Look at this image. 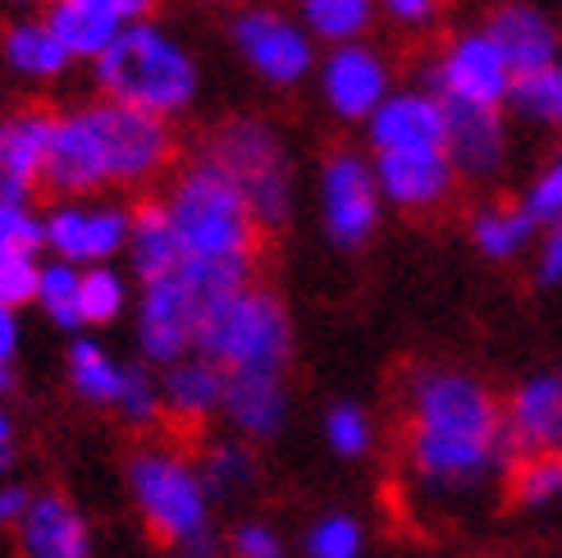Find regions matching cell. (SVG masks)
<instances>
[{
    "mask_svg": "<svg viewBox=\"0 0 562 558\" xmlns=\"http://www.w3.org/2000/svg\"><path fill=\"white\" fill-rule=\"evenodd\" d=\"M229 558H289L279 526L266 517H243L229 536Z\"/></svg>",
    "mask_w": 562,
    "mask_h": 558,
    "instance_id": "f35d334b",
    "label": "cell"
},
{
    "mask_svg": "<svg viewBox=\"0 0 562 558\" xmlns=\"http://www.w3.org/2000/svg\"><path fill=\"white\" fill-rule=\"evenodd\" d=\"M513 65L508 55L498 51V42L481 27H462L453 33L439 55L426 69V88L439 101H453V105H485V110H503L513 92Z\"/></svg>",
    "mask_w": 562,
    "mask_h": 558,
    "instance_id": "8fae6325",
    "label": "cell"
},
{
    "mask_svg": "<svg viewBox=\"0 0 562 558\" xmlns=\"http://www.w3.org/2000/svg\"><path fill=\"white\" fill-rule=\"evenodd\" d=\"M124 367L128 361H120L101 339H92V334H74L65 371H69V389L88 408H110L115 412V399L124 389Z\"/></svg>",
    "mask_w": 562,
    "mask_h": 558,
    "instance_id": "4316f807",
    "label": "cell"
},
{
    "mask_svg": "<svg viewBox=\"0 0 562 558\" xmlns=\"http://www.w3.org/2000/svg\"><path fill=\"white\" fill-rule=\"evenodd\" d=\"M196 471H202L211 499H243L261 481V458H257V449H251L247 439L234 435V439L206 444L202 458H196Z\"/></svg>",
    "mask_w": 562,
    "mask_h": 558,
    "instance_id": "f1b7e54d",
    "label": "cell"
},
{
    "mask_svg": "<svg viewBox=\"0 0 562 558\" xmlns=\"http://www.w3.org/2000/svg\"><path fill=\"white\" fill-rule=\"evenodd\" d=\"M251 284L247 261H183L175 275L143 284L137 293V348H143L147 367H175V361L196 353V334L211 306L224 302L229 293Z\"/></svg>",
    "mask_w": 562,
    "mask_h": 558,
    "instance_id": "277c9868",
    "label": "cell"
},
{
    "mask_svg": "<svg viewBox=\"0 0 562 558\" xmlns=\"http://www.w3.org/2000/svg\"><path fill=\"white\" fill-rule=\"evenodd\" d=\"M115 412L120 422L133 426V431H147L165 416V403H160V376L147 367V361H128L124 367V389L115 399Z\"/></svg>",
    "mask_w": 562,
    "mask_h": 558,
    "instance_id": "d590c367",
    "label": "cell"
},
{
    "mask_svg": "<svg viewBox=\"0 0 562 558\" xmlns=\"http://www.w3.org/2000/svg\"><path fill=\"white\" fill-rule=\"evenodd\" d=\"M97 5H101L110 19H120L124 27H133V23H151L156 0H97Z\"/></svg>",
    "mask_w": 562,
    "mask_h": 558,
    "instance_id": "ee69618b",
    "label": "cell"
},
{
    "mask_svg": "<svg viewBox=\"0 0 562 558\" xmlns=\"http://www.w3.org/2000/svg\"><path fill=\"white\" fill-rule=\"evenodd\" d=\"M46 247L42 238V215L33 202H5L0 198V257H37Z\"/></svg>",
    "mask_w": 562,
    "mask_h": 558,
    "instance_id": "74e56055",
    "label": "cell"
},
{
    "mask_svg": "<svg viewBox=\"0 0 562 558\" xmlns=\"http://www.w3.org/2000/svg\"><path fill=\"white\" fill-rule=\"evenodd\" d=\"M10 5H42V0H10Z\"/></svg>",
    "mask_w": 562,
    "mask_h": 558,
    "instance_id": "816d5d0a",
    "label": "cell"
},
{
    "mask_svg": "<svg viewBox=\"0 0 562 558\" xmlns=\"http://www.w3.org/2000/svg\"><path fill=\"white\" fill-rule=\"evenodd\" d=\"M224 389H229V371H220L211 357L192 353L175 367L160 371V403H165V416L188 431L215 422L224 412Z\"/></svg>",
    "mask_w": 562,
    "mask_h": 558,
    "instance_id": "7402d4cb",
    "label": "cell"
},
{
    "mask_svg": "<svg viewBox=\"0 0 562 558\" xmlns=\"http://www.w3.org/2000/svg\"><path fill=\"white\" fill-rule=\"evenodd\" d=\"M206 156L238 183V192L251 207V220H257V230H289L293 225L297 179H293L284 133H279L270 120L238 115L229 124H220Z\"/></svg>",
    "mask_w": 562,
    "mask_h": 558,
    "instance_id": "ba28073f",
    "label": "cell"
},
{
    "mask_svg": "<svg viewBox=\"0 0 562 558\" xmlns=\"http://www.w3.org/2000/svg\"><path fill=\"white\" fill-rule=\"evenodd\" d=\"M485 33L508 55L513 74H536L562 60V27L536 0H503V5H494L485 19Z\"/></svg>",
    "mask_w": 562,
    "mask_h": 558,
    "instance_id": "ac0fdd59",
    "label": "cell"
},
{
    "mask_svg": "<svg viewBox=\"0 0 562 558\" xmlns=\"http://www.w3.org/2000/svg\"><path fill=\"white\" fill-rule=\"evenodd\" d=\"M133 302L128 275L115 266H92L82 270V289H78V312H82V330L88 325H115Z\"/></svg>",
    "mask_w": 562,
    "mask_h": 558,
    "instance_id": "836d02e7",
    "label": "cell"
},
{
    "mask_svg": "<svg viewBox=\"0 0 562 558\" xmlns=\"http://www.w3.org/2000/svg\"><path fill=\"white\" fill-rule=\"evenodd\" d=\"M196 353L229 376H284L293 361V316L266 284H247L211 306Z\"/></svg>",
    "mask_w": 562,
    "mask_h": 558,
    "instance_id": "8992f818",
    "label": "cell"
},
{
    "mask_svg": "<svg viewBox=\"0 0 562 558\" xmlns=\"http://www.w3.org/2000/svg\"><path fill=\"white\" fill-rule=\"evenodd\" d=\"M14 540L19 558H92V522L69 494L42 490L33 494V509H27Z\"/></svg>",
    "mask_w": 562,
    "mask_h": 558,
    "instance_id": "ffe728a7",
    "label": "cell"
},
{
    "mask_svg": "<svg viewBox=\"0 0 562 558\" xmlns=\"http://www.w3.org/2000/svg\"><path fill=\"white\" fill-rule=\"evenodd\" d=\"M14 462H19V449H0V477H10Z\"/></svg>",
    "mask_w": 562,
    "mask_h": 558,
    "instance_id": "c3c4849f",
    "label": "cell"
},
{
    "mask_svg": "<svg viewBox=\"0 0 562 558\" xmlns=\"http://www.w3.org/2000/svg\"><path fill=\"white\" fill-rule=\"evenodd\" d=\"M530 275L540 289H562V230L540 234L536 253H530Z\"/></svg>",
    "mask_w": 562,
    "mask_h": 558,
    "instance_id": "b9f144b4",
    "label": "cell"
},
{
    "mask_svg": "<svg viewBox=\"0 0 562 558\" xmlns=\"http://www.w3.org/2000/svg\"><path fill=\"white\" fill-rule=\"evenodd\" d=\"M23 348V325H19V312L0 306V367H10Z\"/></svg>",
    "mask_w": 562,
    "mask_h": 558,
    "instance_id": "f6af8a7d",
    "label": "cell"
},
{
    "mask_svg": "<svg viewBox=\"0 0 562 558\" xmlns=\"http://www.w3.org/2000/svg\"><path fill=\"white\" fill-rule=\"evenodd\" d=\"M175 160V129L120 101H92L55 115L46 188L60 198H97L101 188L151 183Z\"/></svg>",
    "mask_w": 562,
    "mask_h": 558,
    "instance_id": "7a4b0ae2",
    "label": "cell"
},
{
    "mask_svg": "<svg viewBox=\"0 0 562 558\" xmlns=\"http://www.w3.org/2000/svg\"><path fill=\"white\" fill-rule=\"evenodd\" d=\"M521 211L536 220L544 234L562 230V156H553L549 165H540V170L530 175V183L521 192Z\"/></svg>",
    "mask_w": 562,
    "mask_h": 558,
    "instance_id": "8d00e7d4",
    "label": "cell"
},
{
    "mask_svg": "<svg viewBox=\"0 0 562 558\" xmlns=\"http://www.w3.org/2000/svg\"><path fill=\"white\" fill-rule=\"evenodd\" d=\"M540 225L521 211V202H485L471 211V247L494 266H513L536 253Z\"/></svg>",
    "mask_w": 562,
    "mask_h": 558,
    "instance_id": "603a6c76",
    "label": "cell"
},
{
    "mask_svg": "<svg viewBox=\"0 0 562 558\" xmlns=\"http://www.w3.org/2000/svg\"><path fill=\"white\" fill-rule=\"evenodd\" d=\"M133 211L105 198H60L42 215V238L55 261H69L78 270L115 266L128 253Z\"/></svg>",
    "mask_w": 562,
    "mask_h": 558,
    "instance_id": "7c38bea8",
    "label": "cell"
},
{
    "mask_svg": "<svg viewBox=\"0 0 562 558\" xmlns=\"http://www.w3.org/2000/svg\"><path fill=\"white\" fill-rule=\"evenodd\" d=\"M229 46L270 92H297L321 69V46L297 14L279 5H238L229 19Z\"/></svg>",
    "mask_w": 562,
    "mask_h": 558,
    "instance_id": "9c48e42d",
    "label": "cell"
},
{
    "mask_svg": "<svg viewBox=\"0 0 562 558\" xmlns=\"http://www.w3.org/2000/svg\"><path fill=\"white\" fill-rule=\"evenodd\" d=\"M0 449H14V416L0 408Z\"/></svg>",
    "mask_w": 562,
    "mask_h": 558,
    "instance_id": "7dc6e473",
    "label": "cell"
},
{
    "mask_svg": "<svg viewBox=\"0 0 562 558\" xmlns=\"http://www.w3.org/2000/svg\"><path fill=\"white\" fill-rule=\"evenodd\" d=\"M0 55H5L10 74L27 78V82H55L74 65V55L46 27V19H14L5 27V37H0Z\"/></svg>",
    "mask_w": 562,
    "mask_h": 558,
    "instance_id": "d4e9b609",
    "label": "cell"
},
{
    "mask_svg": "<svg viewBox=\"0 0 562 558\" xmlns=\"http://www.w3.org/2000/svg\"><path fill=\"white\" fill-rule=\"evenodd\" d=\"M448 115V160H453L458 179H498L508 170L513 137H508V110H485V105H453L443 101Z\"/></svg>",
    "mask_w": 562,
    "mask_h": 558,
    "instance_id": "2e32d148",
    "label": "cell"
},
{
    "mask_svg": "<svg viewBox=\"0 0 562 558\" xmlns=\"http://www.w3.org/2000/svg\"><path fill=\"white\" fill-rule=\"evenodd\" d=\"M42 19H46L50 33L60 37V46L74 55V60H92V65L124 33V23L110 19L97 0H46Z\"/></svg>",
    "mask_w": 562,
    "mask_h": 558,
    "instance_id": "cb8c5ba5",
    "label": "cell"
},
{
    "mask_svg": "<svg viewBox=\"0 0 562 558\" xmlns=\"http://www.w3.org/2000/svg\"><path fill=\"white\" fill-rule=\"evenodd\" d=\"M124 257H128L133 275L143 279V284H156V279L175 275L188 261L183 247H179V234H175L170 215H165L160 202H147V207L133 211V234H128V253Z\"/></svg>",
    "mask_w": 562,
    "mask_h": 558,
    "instance_id": "484cf974",
    "label": "cell"
},
{
    "mask_svg": "<svg viewBox=\"0 0 562 558\" xmlns=\"http://www.w3.org/2000/svg\"><path fill=\"white\" fill-rule=\"evenodd\" d=\"M92 78L105 101H120L133 110H147L156 120H179L202 97V65L188 51L183 37H175L165 23H133L115 37L101 60L92 65Z\"/></svg>",
    "mask_w": 562,
    "mask_h": 558,
    "instance_id": "3957f363",
    "label": "cell"
},
{
    "mask_svg": "<svg viewBox=\"0 0 562 558\" xmlns=\"http://www.w3.org/2000/svg\"><path fill=\"white\" fill-rule=\"evenodd\" d=\"M165 215L179 234L188 261H247L257 253V220L238 183L211 156L192 160L165 192Z\"/></svg>",
    "mask_w": 562,
    "mask_h": 558,
    "instance_id": "5b68a950",
    "label": "cell"
},
{
    "mask_svg": "<svg viewBox=\"0 0 562 558\" xmlns=\"http://www.w3.org/2000/svg\"><path fill=\"white\" fill-rule=\"evenodd\" d=\"M380 198L393 211L407 215H430L439 211L458 188V170L448 152H398V156H371Z\"/></svg>",
    "mask_w": 562,
    "mask_h": 558,
    "instance_id": "e0dca14e",
    "label": "cell"
},
{
    "mask_svg": "<svg viewBox=\"0 0 562 558\" xmlns=\"http://www.w3.org/2000/svg\"><path fill=\"white\" fill-rule=\"evenodd\" d=\"M37 279H42V261L37 257H0V306H19L37 302Z\"/></svg>",
    "mask_w": 562,
    "mask_h": 558,
    "instance_id": "ab89813d",
    "label": "cell"
},
{
    "mask_svg": "<svg viewBox=\"0 0 562 558\" xmlns=\"http://www.w3.org/2000/svg\"><path fill=\"white\" fill-rule=\"evenodd\" d=\"M5 389H10V367H0V399H5Z\"/></svg>",
    "mask_w": 562,
    "mask_h": 558,
    "instance_id": "681fc988",
    "label": "cell"
},
{
    "mask_svg": "<svg viewBox=\"0 0 562 558\" xmlns=\"http://www.w3.org/2000/svg\"><path fill=\"white\" fill-rule=\"evenodd\" d=\"M170 558H229V549H224L215 536H202V540H192V545H179Z\"/></svg>",
    "mask_w": 562,
    "mask_h": 558,
    "instance_id": "bcb514c9",
    "label": "cell"
},
{
    "mask_svg": "<svg viewBox=\"0 0 562 558\" xmlns=\"http://www.w3.org/2000/svg\"><path fill=\"white\" fill-rule=\"evenodd\" d=\"M403 458L420 499L458 509L513 471L503 399L462 367H416L403 384Z\"/></svg>",
    "mask_w": 562,
    "mask_h": 558,
    "instance_id": "6da1fadb",
    "label": "cell"
},
{
    "mask_svg": "<svg viewBox=\"0 0 562 558\" xmlns=\"http://www.w3.org/2000/svg\"><path fill=\"white\" fill-rule=\"evenodd\" d=\"M508 494H513V504L526 509V513L562 504V449L517 458L513 471H508Z\"/></svg>",
    "mask_w": 562,
    "mask_h": 558,
    "instance_id": "4dcf8cb0",
    "label": "cell"
},
{
    "mask_svg": "<svg viewBox=\"0 0 562 558\" xmlns=\"http://www.w3.org/2000/svg\"><path fill=\"white\" fill-rule=\"evenodd\" d=\"M316 88H321V101H325V110L334 120L367 129L375 110L393 97V65H389V55L375 51L371 42L334 46V51L321 55Z\"/></svg>",
    "mask_w": 562,
    "mask_h": 558,
    "instance_id": "4fadbf2b",
    "label": "cell"
},
{
    "mask_svg": "<svg viewBox=\"0 0 562 558\" xmlns=\"http://www.w3.org/2000/svg\"><path fill=\"white\" fill-rule=\"evenodd\" d=\"M124 486H128L137 517L147 522V532L160 545L179 549V545L211 536L215 499L188 454L170 449V444H143V449L128 454Z\"/></svg>",
    "mask_w": 562,
    "mask_h": 558,
    "instance_id": "52a82bcc",
    "label": "cell"
},
{
    "mask_svg": "<svg viewBox=\"0 0 562 558\" xmlns=\"http://www.w3.org/2000/svg\"><path fill=\"white\" fill-rule=\"evenodd\" d=\"M367 143L375 156L398 152H443L448 143V115L443 101L430 88H393V97L371 115Z\"/></svg>",
    "mask_w": 562,
    "mask_h": 558,
    "instance_id": "5bb4252c",
    "label": "cell"
},
{
    "mask_svg": "<svg viewBox=\"0 0 562 558\" xmlns=\"http://www.w3.org/2000/svg\"><path fill=\"white\" fill-rule=\"evenodd\" d=\"M27 509H33V490L23 481H0V532H19Z\"/></svg>",
    "mask_w": 562,
    "mask_h": 558,
    "instance_id": "7bdbcfd3",
    "label": "cell"
},
{
    "mask_svg": "<svg viewBox=\"0 0 562 558\" xmlns=\"http://www.w3.org/2000/svg\"><path fill=\"white\" fill-rule=\"evenodd\" d=\"M316 211H321L325 238L339 253H361L380 234V220H384L375 160L352 147L329 152L316 175Z\"/></svg>",
    "mask_w": 562,
    "mask_h": 558,
    "instance_id": "30bf717a",
    "label": "cell"
},
{
    "mask_svg": "<svg viewBox=\"0 0 562 558\" xmlns=\"http://www.w3.org/2000/svg\"><path fill=\"white\" fill-rule=\"evenodd\" d=\"M55 115L46 110H14L0 120V198L33 202L46 183V152H50Z\"/></svg>",
    "mask_w": 562,
    "mask_h": 558,
    "instance_id": "d6986e66",
    "label": "cell"
},
{
    "mask_svg": "<svg viewBox=\"0 0 562 558\" xmlns=\"http://www.w3.org/2000/svg\"><path fill=\"white\" fill-rule=\"evenodd\" d=\"M224 422L247 444L279 439L293 416V394L284 376H229L224 389Z\"/></svg>",
    "mask_w": 562,
    "mask_h": 558,
    "instance_id": "44dd1931",
    "label": "cell"
},
{
    "mask_svg": "<svg viewBox=\"0 0 562 558\" xmlns=\"http://www.w3.org/2000/svg\"><path fill=\"white\" fill-rule=\"evenodd\" d=\"M297 19L316 46L334 51V46L367 42V33L380 19V5L375 0H297Z\"/></svg>",
    "mask_w": 562,
    "mask_h": 558,
    "instance_id": "83f0119b",
    "label": "cell"
},
{
    "mask_svg": "<svg viewBox=\"0 0 562 558\" xmlns=\"http://www.w3.org/2000/svg\"><path fill=\"white\" fill-rule=\"evenodd\" d=\"M503 110L530 129L562 133V60L549 69H536V74H517Z\"/></svg>",
    "mask_w": 562,
    "mask_h": 558,
    "instance_id": "f546056e",
    "label": "cell"
},
{
    "mask_svg": "<svg viewBox=\"0 0 562 558\" xmlns=\"http://www.w3.org/2000/svg\"><path fill=\"white\" fill-rule=\"evenodd\" d=\"M503 431H508L513 462L562 449V371H530L517 380L503 399Z\"/></svg>",
    "mask_w": 562,
    "mask_h": 558,
    "instance_id": "9a60e30c",
    "label": "cell"
},
{
    "mask_svg": "<svg viewBox=\"0 0 562 558\" xmlns=\"http://www.w3.org/2000/svg\"><path fill=\"white\" fill-rule=\"evenodd\" d=\"M297 549L306 558H361L367 554V522L348 509H329L306 522Z\"/></svg>",
    "mask_w": 562,
    "mask_h": 558,
    "instance_id": "1f68e13d",
    "label": "cell"
},
{
    "mask_svg": "<svg viewBox=\"0 0 562 558\" xmlns=\"http://www.w3.org/2000/svg\"><path fill=\"white\" fill-rule=\"evenodd\" d=\"M196 5H211V10H220V5H234V0H196Z\"/></svg>",
    "mask_w": 562,
    "mask_h": 558,
    "instance_id": "f907efd6",
    "label": "cell"
},
{
    "mask_svg": "<svg viewBox=\"0 0 562 558\" xmlns=\"http://www.w3.org/2000/svg\"><path fill=\"white\" fill-rule=\"evenodd\" d=\"M321 431H325L329 454L344 458V462H361L375 449V422H371V412L361 408L357 399L329 403L325 416H321Z\"/></svg>",
    "mask_w": 562,
    "mask_h": 558,
    "instance_id": "d6a6232c",
    "label": "cell"
},
{
    "mask_svg": "<svg viewBox=\"0 0 562 558\" xmlns=\"http://www.w3.org/2000/svg\"><path fill=\"white\" fill-rule=\"evenodd\" d=\"M78 289H82V270L69 261H46L42 279H37V306L46 312L50 325L60 330H82V312H78Z\"/></svg>",
    "mask_w": 562,
    "mask_h": 558,
    "instance_id": "e575fe53",
    "label": "cell"
},
{
    "mask_svg": "<svg viewBox=\"0 0 562 558\" xmlns=\"http://www.w3.org/2000/svg\"><path fill=\"white\" fill-rule=\"evenodd\" d=\"M375 5L389 23L407 27V33H426V27H435L443 14V0H375Z\"/></svg>",
    "mask_w": 562,
    "mask_h": 558,
    "instance_id": "60d3db41",
    "label": "cell"
}]
</instances>
